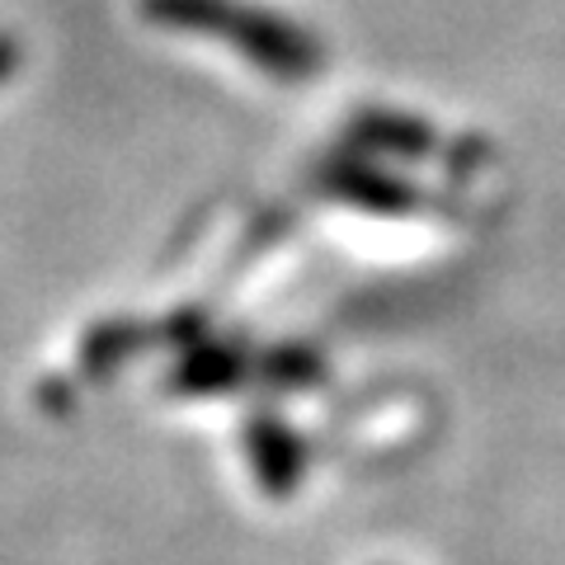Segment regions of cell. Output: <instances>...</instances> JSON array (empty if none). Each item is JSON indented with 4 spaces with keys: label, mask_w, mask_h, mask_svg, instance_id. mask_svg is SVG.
Here are the masks:
<instances>
[{
    "label": "cell",
    "mask_w": 565,
    "mask_h": 565,
    "mask_svg": "<svg viewBox=\"0 0 565 565\" xmlns=\"http://www.w3.org/2000/svg\"><path fill=\"white\" fill-rule=\"evenodd\" d=\"M14 62H20V52H14V43L6 39V33H0V81H6L10 71H14Z\"/></svg>",
    "instance_id": "cell-1"
}]
</instances>
